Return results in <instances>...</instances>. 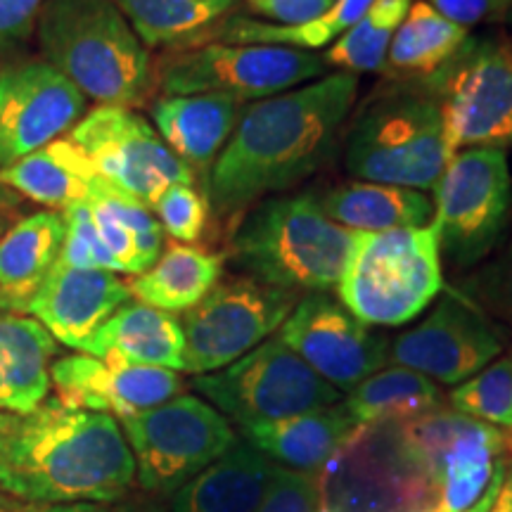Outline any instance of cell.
Here are the masks:
<instances>
[{
  "instance_id": "obj_49",
  "label": "cell",
  "mask_w": 512,
  "mask_h": 512,
  "mask_svg": "<svg viewBox=\"0 0 512 512\" xmlns=\"http://www.w3.org/2000/svg\"><path fill=\"white\" fill-rule=\"evenodd\" d=\"M0 510H3V503H0Z\"/></svg>"
},
{
  "instance_id": "obj_11",
  "label": "cell",
  "mask_w": 512,
  "mask_h": 512,
  "mask_svg": "<svg viewBox=\"0 0 512 512\" xmlns=\"http://www.w3.org/2000/svg\"><path fill=\"white\" fill-rule=\"evenodd\" d=\"M318 512H427L434 491L394 422L358 425L318 472Z\"/></svg>"
},
{
  "instance_id": "obj_5",
  "label": "cell",
  "mask_w": 512,
  "mask_h": 512,
  "mask_svg": "<svg viewBox=\"0 0 512 512\" xmlns=\"http://www.w3.org/2000/svg\"><path fill=\"white\" fill-rule=\"evenodd\" d=\"M441 290L439 240L430 223L356 233L337 299L370 328H399L418 318Z\"/></svg>"
},
{
  "instance_id": "obj_31",
  "label": "cell",
  "mask_w": 512,
  "mask_h": 512,
  "mask_svg": "<svg viewBox=\"0 0 512 512\" xmlns=\"http://www.w3.org/2000/svg\"><path fill=\"white\" fill-rule=\"evenodd\" d=\"M93 221L105 247L117 261V271L128 275L145 273L164 249V230L150 207L102 183L88 200Z\"/></svg>"
},
{
  "instance_id": "obj_47",
  "label": "cell",
  "mask_w": 512,
  "mask_h": 512,
  "mask_svg": "<svg viewBox=\"0 0 512 512\" xmlns=\"http://www.w3.org/2000/svg\"><path fill=\"white\" fill-rule=\"evenodd\" d=\"M119 512H171V510L152 501H138V503L124 505V508H119Z\"/></svg>"
},
{
  "instance_id": "obj_21",
  "label": "cell",
  "mask_w": 512,
  "mask_h": 512,
  "mask_svg": "<svg viewBox=\"0 0 512 512\" xmlns=\"http://www.w3.org/2000/svg\"><path fill=\"white\" fill-rule=\"evenodd\" d=\"M245 102L219 93L162 95L152 100V121L185 166L209 174L238 126Z\"/></svg>"
},
{
  "instance_id": "obj_50",
  "label": "cell",
  "mask_w": 512,
  "mask_h": 512,
  "mask_svg": "<svg viewBox=\"0 0 512 512\" xmlns=\"http://www.w3.org/2000/svg\"><path fill=\"white\" fill-rule=\"evenodd\" d=\"M0 512H3V510H0Z\"/></svg>"
},
{
  "instance_id": "obj_14",
  "label": "cell",
  "mask_w": 512,
  "mask_h": 512,
  "mask_svg": "<svg viewBox=\"0 0 512 512\" xmlns=\"http://www.w3.org/2000/svg\"><path fill=\"white\" fill-rule=\"evenodd\" d=\"M297 294L254 278L221 280L200 304L183 313V373L207 375L230 366L280 330Z\"/></svg>"
},
{
  "instance_id": "obj_8",
  "label": "cell",
  "mask_w": 512,
  "mask_h": 512,
  "mask_svg": "<svg viewBox=\"0 0 512 512\" xmlns=\"http://www.w3.org/2000/svg\"><path fill=\"white\" fill-rule=\"evenodd\" d=\"M437 102L446 159L470 147L512 143V50L498 38H467L441 72L420 83Z\"/></svg>"
},
{
  "instance_id": "obj_25",
  "label": "cell",
  "mask_w": 512,
  "mask_h": 512,
  "mask_svg": "<svg viewBox=\"0 0 512 512\" xmlns=\"http://www.w3.org/2000/svg\"><path fill=\"white\" fill-rule=\"evenodd\" d=\"M62 211H36L0 235V309L27 313L31 299L60 261L64 245Z\"/></svg>"
},
{
  "instance_id": "obj_15",
  "label": "cell",
  "mask_w": 512,
  "mask_h": 512,
  "mask_svg": "<svg viewBox=\"0 0 512 512\" xmlns=\"http://www.w3.org/2000/svg\"><path fill=\"white\" fill-rule=\"evenodd\" d=\"M67 138L102 181L150 209L171 185L195 183L190 166L166 147L150 121L126 107H95Z\"/></svg>"
},
{
  "instance_id": "obj_41",
  "label": "cell",
  "mask_w": 512,
  "mask_h": 512,
  "mask_svg": "<svg viewBox=\"0 0 512 512\" xmlns=\"http://www.w3.org/2000/svg\"><path fill=\"white\" fill-rule=\"evenodd\" d=\"M425 3L463 29L505 22L512 15V0H425Z\"/></svg>"
},
{
  "instance_id": "obj_36",
  "label": "cell",
  "mask_w": 512,
  "mask_h": 512,
  "mask_svg": "<svg viewBox=\"0 0 512 512\" xmlns=\"http://www.w3.org/2000/svg\"><path fill=\"white\" fill-rule=\"evenodd\" d=\"M448 401L453 411L467 418L512 430V351L498 356L470 380L456 384Z\"/></svg>"
},
{
  "instance_id": "obj_51",
  "label": "cell",
  "mask_w": 512,
  "mask_h": 512,
  "mask_svg": "<svg viewBox=\"0 0 512 512\" xmlns=\"http://www.w3.org/2000/svg\"><path fill=\"white\" fill-rule=\"evenodd\" d=\"M510 145H512V143H510Z\"/></svg>"
},
{
  "instance_id": "obj_33",
  "label": "cell",
  "mask_w": 512,
  "mask_h": 512,
  "mask_svg": "<svg viewBox=\"0 0 512 512\" xmlns=\"http://www.w3.org/2000/svg\"><path fill=\"white\" fill-rule=\"evenodd\" d=\"M356 425H380L418 418L441 406V389L411 368H382L351 389L342 401Z\"/></svg>"
},
{
  "instance_id": "obj_6",
  "label": "cell",
  "mask_w": 512,
  "mask_h": 512,
  "mask_svg": "<svg viewBox=\"0 0 512 512\" xmlns=\"http://www.w3.org/2000/svg\"><path fill=\"white\" fill-rule=\"evenodd\" d=\"M446 164L441 114L425 88L368 102L347 136L344 166L358 181L434 190Z\"/></svg>"
},
{
  "instance_id": "obj_7",
  "label": "cell",
  "mask_w": 512,
  "mask_h": 512,
  "mask_svg": "<svg viewBox=\"0 0 512 512\" xmlns=\"http://www.w3.org/2000/svg\"><path fill=\"white\" fill-rule=\"evenodd\" d=\"M394 425L406 456L434 491L427 512L472 508L489 489L498 467L512 460V430L467 418L453 408L439 406Z\"/></svg>"
},
{
  "instance_id": "obj_48",
  "label": "cell",
  "mask_w": 512,
  "mask_h": 512,
  "mask_svg": "<svg viewBox=\"0 0 512 512\" xmlns=\"http://www.w3.org/2000/svg\"><path fill=\"white\" fill-rule=\"evenodd\" d=\"M5 228H8V221H5V214H3V211H0V235L5 233Z\"/></svg>"
},
{
  "instance_id": "obj_32",
  "label": "cell",
  "mask_w": 512,
  "mask_h": 512,
  "mask_svg": "<svg viewBox=\"0 0 512 512\" xmlns=\"http://www.w3.org/2000/svg\"><path fill=\"white\" fill-rule=\"evenodd\" d=\"M470 29L448 22L425 0L411 5L389 43L382 72L403 81H427L460 53Z\"/></svg>"
},
{
  "instance_id": "obj_44",
  "label": "cell",
  "mask_w": 512,
  "mask_h": 512,
  "mask_svg": "<svg viewBox=\"0 0 512 512\" xmlns=\"http://www.w3.org/2000/svg\"><path fill=\"white\" fill-rule=\"evenodd\" d=\"M12 512H119L105 503H64V505H22Z\"/></svg>"
},
{
  "instance_id": "obj_10",
  "label": "cell",
  "mask_w": 512,
  "mask_h": 512,
  "mask_svg": "<svg viewBox=\"0 0 512 512\" xmlns=\"http://www.w3.org/2000/svg\"><path fill=\"white\" fill-rule=\"evenodd\" d=\"M323 72V57L311 50L254 43H202L159 57L155 83L164 95L219 93L247 105L292 91Z\"/></svg>"
},
{
  "instance_id": "obj_30",
  "label": "cell",
  "mask_w": 512,
  "mask_h": 512,
  "mask_svg": "<svg viewBox=\"0 0 512 512\" xmlns=\"http://www.w3.org/2000/svg\"><path fill=\"white\" fill-rule=\"evenodd\" d=\"M145 48L164 53L209 43L214 29L238 8L235 0H112Z\"/></svg>"
},
{
  "instance_id": "obj_4",
  "label": "cell",
  "mask_w": 512,
  "mask_h": 512,
  "mask_svg": "<svg viewBox=\"0 0 512 512\" xmlns=\"http://www.w3.org/2000/svg\"><path fill=\"white\" fill-rule=\"evenodd\" d=\"M358 230L339 226L313 192L259 204L230 242V259L249 278L292 294L337 287Z\"/></svg>"
},
{
  "instance_id": "obj_28",
  "label": "cell",
  "mask_w": 512,
  "mask_h": 512,
  "mask_svg": "<svg viewBox=\"0 0 512 512\" xmlns=\"http://www.w3.org/2000/svg\"><path fill=\"white\" fill-rule=\"evenodd\" d=\"M320 204L332 221L358 233L422 228L434 219L432 197L422 190L384 183L354 181L337 185L320 197Z\"/></svg>"
},
{
  "instance_id": "obj_1",
  "label": "cell",
  "mask_w": 512,
  "mask_h": 512,
  "mask_svg": "<svg viewBox=\"0 0 512 512\" xmlns=\"http://www.w3.org/2000/svg\"><path fill=\"white\" fill-rule=\"evenodd\" d=\"M356 95L358 76L335 72L245 105L204 178L209 209L221 219L242 214L316 174L335 150Z\"/></svg>"
},
{
  "instance_id": "obj_3",
  "label": "cell",
  "mask_w": 512,
  "mask_h": 512,
  "mask_svg": "<svg viewBox=\"0 0 512 512\" xmlns=\"http://www.w3.org/2000/svg\"><path fill=\"white\" fill-rule=\"evenodd\" d=\"M48 64L102 107H143L157 91L155 62L112 0H46L36 22Z\"/></svg>"
},
{
  "instance_id": "obj_17",
  "label": "cell",
  "mask_w": 512,
  "mask_h": 512,
  "mask_svg": "<svg viewBox=\"0 0 512 512\" xmlns=\"http://www.w3.org/2000/svg\"><path fill=\"white\" fill-rule=\"evenodd\" d=\"M278 339L342 394L387 366L392 347L328 292H311L297 302Z\"/></svg>"
},
{
  "instance_id": "obj_40",
  "label": "cell",
  "mask_w": 512,
  "mask_h": 512,
  "mask_svg": "<svg viewBox=\"0 0 512 512\" xmlns=\"http://www.w3.org/2000/svg\"><path fill=\"white\" fill-rule=\"evenodd\" d=\"M318 496V475L278 465L264 501L254 512H318Z\"/></svg>"
},
{
  "instance_id": "obj_35",
  "label": "cell",
  "mask_w": 512,
  "mask_h": 512,
  "mask_svg": "<svg viewBox=\"0 0 512 512\" xmlns=\"http://www.w3.org/2000/svg\"><path fill=\"white\" fill-rule=\"evenodd\" d=\"M413 0H373L363 17L323 55L325 67L344 74L382 72L389 43L411 10Z\"/></svg>"
},
{
  "instance_id": "obj_12",
  "label": "cell",
  "mask_w": 512,
  "mask_h": 512,
  "mask_svg": "<svg viewBox=\"0 0 512 512\" xmlns=\"http://www.w3.org/2000/svg\"><path fill=\"white\" fill-rule=\"evenodd\" d=\"M195 392L238 425L313 413L342 401V392L311 370L278 337L216 373L197 375Z\"/></svg>"
},
{
  "instance_id": "obj_29",
  "label": "cell",
  "mask_w": 512,
  "mask_h": 512,
  "mask_svg": "<svg viewBox=\"0 0 512 512\" xmlns=\"http://www.w3.org/2000/svg\"><path fill=\"white\" fill-rule=\"evenodd\" d=\"M223 256L197 245L171 242L145 273L128 283L136 302L166 313H185L221 283Z\"/></svg>"
},
{
  "instance_id": "obj_20",
  "label": "cell",
  "mask_w": 512,
  "mask_h": 512,
  "mask_svg": "<svg viewBox=\"0 0 512 512\" xmlns=\"http://www.w3.org/2000/svg\"><path fill=\"white\" fill-rule=\"evenodd\" d=\"M131 302V287L119 273L74 268L57 261L31 299L27 313L53 335L55 342L79 349L102 323Z\"/></svg>"
},
{
  "instance_id": "obj_34",
  "label": "cell",
  "mask_w": 512,
  "mask_h": 512,
  "mask_svg": "<svg viewBox=\"0 0 512 512\" xmlns=\"http://www.w3.org/2000/svg\"><path fill=\"white\" fill-rule=\"evenodd\" d=\"M373 0H337L332 8L306 24H271L230 15L214 29L209 43H254V46H285L297 50H318L335 43L354 27Z\"/></svg>"
},
{
  "instance_id": "obj_19",
  "label": "cell",
  "mask_w": 512,
  "mask_h": 512,
  "mask_svg": "<svg viewBox=\"0 0 512 512\" xmlns=\"http://www.w3.org/2000/svg\"><path fill=\"white\" fill-rule=\"evenodd\" d=\"M55 399L67 408L133 418L183 394V377L176 370L136 366L119 358L72 354L55 358L50 368Z\"/></svg>"
},
{
  "instance_id": "obj_37",
  "label": "cell",
  "mask_w": 512,
  "mask_h": 512,
  "mask_svg": "<svg viewBox=\"0 0 512 512\" xmlns=\"http://www.w3.org/2000/svg\"><path fill=\"white\" fill-rule=\"evenodd\" d=\"M456 290L486 316L512 325V235L494 259L458 283Z\"/></svg>"
},
{
  "instance_id": "obj_13",
  "label": "cell",
  "mask_w": 512,
  "mask_h": 512,
  "mask_svg": "<svg viewBox=\"0 0 512 512\" xmlns=\"http://www.w3.org/2000/svg\"><path fill=\"white\" fill-rule=\"evenodd\" d=\"M136 460V482L152 494H174L238 441L226 415L195 394L119 420Z\"/></svg>"
},
{
  "instance_id": "obj_9",
  "label": "cell",
  "mask_w": 512,
  "mask_h": 512,
  "mask_svg": "<svg viewBox=\"0 0 512 512\" xmlns=\"http://www.w3.org/2000/svg\"><path fill=\"white\" fill-rule=\"evenodd\" d=\"M432 202L439 252L458 268L482 264L501 245L510 221L512 174L505 150H460L448 159Z\"/></svg>"
},
{
  "instance_id": "obj_18",
  "label": "cell",
  "mask_w": 512,
  "mask_h": 512,
  "mask_svg": "<svg viewBox=\"0 0 512 512\" xmlns=\"http://www.w3.org/2000/svg\"><path fill=\"white\" fill-rule=\"evenodd\" d=\"M88 98L43 57L0 67V166L67 136Z\"/></svg>"
},
{
  "instance_id": "obj_2",
  "label": "cell",
  "mask_w": 512,
  "mask_h": 512,
  "mask_svg": "<svg viewBox=\"0 0 512 512\" xmlns=\"http://www.w3.org/2000/svg\"><path fill=\"white\" fill-rule=\"evenodd\" d=\"M136 484L119 420L57 399L27 415L0 413V494L24 505L117 503Z\"/></svg>"
},
{
  "instance_id": "obj_27",
  "label": "cell",
  "mask_w": 512,
  "mask_h": 512,
  "mask_svg": "<svg viewBox=\"0 0 512 512\" xmlns=\"http://www.w3.org/2000/svg\"><path fill=\"white\" fill-rule=\"evenodd\" d=\"M102 178L67 136L38 147L17 162L0 166V185L50 211L88 202L102 188Z\"/></svg>"
},
{
  "instance_id": "obj_42",
  "label": "cell",
  "mask_w": 512,
  "mask_h": 512,
  "mask_svg": "<svg viewBox=\"0 0 512 512\" xmlns=\"http://www.w3.org/2000/svg\"><path fill=\"white\" fill-rule=\"evenodd\" d=\"M46 0H0V53L29 41Z\"/></svg>"
},
{
  "instance_id": "obj_24",
  "label": "cell",
  "mask_w": 512,
  "mask_h": 512,
  "mask_svg": "<svg viewBox=\"0 0 512 512\" xmlns=\"http://www.w3.org/2000/svg\"><path fill=\"white\" fill-rule=\"evenodd\" d=\"M278 465L238 439L219 460L171 494V512H254Z\"/></svg>"
},
{
  "instance_id": "obj_39",
  "label": "cell",
  "mask_w": 512,
  "mask_h": 512,
  "mask_svg": "<svg viewBox=\"0 0 512 512\" xmlns=\"http://www.w3.org/2000/svg\"><path fill=\"white\" fill-rule=\"evenodd\" d=\"M62 216L64 226H67L60 254L62 264L74 268H93V271L119 273L117 261H114L110 249L105 247V242L100 238L88 202L64 209Z\"/></svg>"
},
{
  "instance_id": "obj_45",
  "label": "cell",
  "mask_w": 512,
  "mask_h": 512,
  "mask_svg": "<svg viewBox=\"0 0 512 512\" xmlns=\"http://www.w3.org/2000/svg\"><path fill=\"white\" fill-rule=\"evenodd\" d=\"M505 467H508V463L505 465H501L496 470V475H494V479H491V484H489V489L484 491V496L479 498V501L472 505V508H467L465 512H489V508H491V503L496 501V496H498V491H501V486H503V479H505Z\"/></svg>"
},
{
  "instance_id": "obj_38",
  "label": "cell",
  "mask_w": 512,
  "mask_h": 512,
  "mask_svg": "<svg viewBox=\"0 0 512 512\" xmlns=\"http://www.w3.org/2000/svg\"><path fill=\"white\" fill-rule=\"evenodd\" d=\"M152 211L164 233L183 245L202 240L209 223L207 195L197 190L195 183H176L166 188Z\"/></svg>"
},
{
  "instance_id": "obj_23",
  "label": "cell",
  "mask_w": 512,
  "mask_h": 512,
  "mask_svg": "<svg viewBox=\"0 0 512 512\" xmlns=\"http://www.w3.org/2000/svg\"><path fill=\"white\" fill-rule=\"evenodd\" d=\"M81 354L119 358L136 366L185 368V335L181 318L140 302H128L114 311L98 332L81 347Z\"/></svg>"
},
{
  "instance_id": "obj_43",
  "label": "cell",
  "mask_w": 512,
  "mask_h": 512,
  "mask_svg": "<svg viewBox=\"0 0 512 512\" xmlns=\"http://www.w3.org/2000/svg\"><path fill=\"white\" fill-rule=\"evenodd\" d=\"M256 15L271 19V24H306L323 17L337 0H247Z\"/></svg>"
},
{
  "instance_id": "obj_22",
  "label": "cell",
  "mask_w": 512,
  "mask_h": 512,
  "mask_svg": "<svg viewBox=\"0 0 512 512\" xmlns=\"http://www.w3.org/2000/svg\"><path fill=\"white\" fill-rule=\"evenodd\" d=\"M356 427L354 418L339 401L335 406L313 413L242 425L240 432L249 446L271 458L275 465L318 475Z\"/></svg>"
},
{
  "instance_id": "obj_46",
  "label": "cell",
  "mask_w": 512,
  "mask_h": 512,
  "mask_svg": "<svg viewBox=\"0 0 512 512\" xmlns=\"http://www.w3.org/2000/svg\"><path fill=\"white\" fill-rule=\"evenodd\" d=\"M489 512H512V460H508L503 486H501V491H498L496 501L491 503Z\"/></svg>"
},
{
  "instance_id": "obj_26",
  "label": "cell",
  "mask_w": 512,
  "mask_h": 512,
  "mask_svg": "<svg viewBox=\"0 0 512 512\" xmlns=\"http://www.w3.org/2000/svg\"><path fill=\"white\" fill-rule=\"evenodd\" d=\"M53 335L24 313L0 309V413L27 415L48 401Z\"/></svg>"
},
{
  "instance_id": "obj_16",
  "label": "cell",
  "mask_w": 512,
  "mask_h": 512,
  "mask_svg": "<svg viewBox=\"0 0 512 512\" xmlns=\"http://www.w3.org/2000/svg\"><path fill=\"white\" fill-rule=\"evenodd\" d=\"M503 351L501 325L458 290H446L420 325L394 339L389 361L441 384H460Z\"/></svg>"
}]
</instances>
